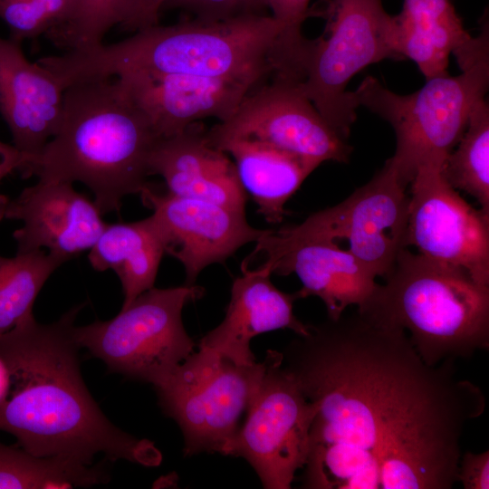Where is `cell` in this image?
Segmentation results:
<instances>
[{
    "label": "cell",
    "mask_w": 489,
    "mask_h": 489,
    "mask_svg": "<svg viewBox=\"0 0 489 489\" xmlns=\"http://www.w3.org/2000/svg\"><path fill=\"white\" fill-rule=\"evenodd\" d=\"M283 363L316 407L302 475L308 489H415L457 465L480 388L453 362L427 365L401 329L360 311L309 325Z\"/></svg>",
    "instance_id": "cell-1"
},
{
    "label": "cell",
    "mask_w": 489,
    "mask_h": 489,
    "mask_svg": "<svg viewBox=\"0 0 489 489\" xmlns=\"http://www.w3.org/2000/svg\"><path fill=\"white\" fill-rule=\"evenodd\" d=\"M84 304L57 321L38 323L34 315L0 336V359L9 388L0 401V430L39 456L92 465L96 455L157 466L155 444L114 426L100 409L82 378L74 321Z\"/></svg>",
    "instance_id": "cell-2"
},
{
    "label": "cell",
    "mask_w": 489,
    "mask_h": 489,
    "mask_svg": "<svg viewBox=\"0 0 489 489\" xmlns=\"http://www.w3.org/2000/svg\"><path fill=\"white\" fill-rule=\"evenodd\" d=\"M66 88L77 82L141 72L209 78H298L271 14L154 24L117 43L41 58Z\"/></svg>",
    "instance_id": "cell-3"
},
{
    "label": "cell",
    "mask_w": 489,
    "mask_h": 489,
    "mask_svg": "<svg viewBox=\"0 0 489 489\" xmlns=\"http://www.w3.org/2000/svg\"><path fill=\"white\" fill-rule=\"evenodd\" d=\"M158 139L118 78L77 82L65 88L56 134L23 177L82 182L102 215L119 212L124 197L140 194L149 183Z\"/></svg>",
    "instance_id": "cell-4"
},
{
    "label": "cell",
    "mask_w": 489,
    "mask_h": 489,
    "mask_svg": "<svg viewBox=\"0 0 489 489\" xmlns=\"http://www.w3.org/2000/svg\"><path fill=\"white\" fill-rule=\"evenodd\" d=\"M357 310L403 330L430 366L471 357L489 347V287L465 271L403 248Z\"/></svg>",
    "instance_id": "cell-5"
},
{
    "label": "cell",
    "mask_w": 489,
    "mask_h": 489,
    "mask_svg": "<svg viewBox=\"0 0 489 489\" xmlns=\"http://www.w3.org/2000/svg\"><path fill=\"white\" fill-rule=\"evenodd\" d=\"M427 80L417 91L401 95L366 77L351 98L392 126L397 147L388 159L408 187L417 170L430 161L444 162L463 136L469 115L489 85V57L463 70Z\"/></svg>",
    "instance_id": "cell-6"
},
{
    "label": "cell",
    "mask_w": 489,
    "mask_h": 489,
    "mask_svg": "<svg viewBox=\"0 0 489 489\" xmlns=\"http://www.w3.org/2000/svg\"><path fill=\"white\" fill-rule=\"evenodd\" d=\"M205 289L193 284L151 288L121 308L114 318L73 329L80 348L101 360L109 370L163 384L197 346L182 321V311Z\"/></svg>",
    "instance_id": "cell-7"
},
{
    "label": "cell",
    "mask_w": 489,
    "mask_h": 489,
    "mask_svg": "<svg viewBox=\"0 0 489 489\" xmlns=\"http://www.w3.org/2000/svg\"><path fill=\"white\" fill-rule=\"evenodd\" d=\"M323 34L312 40L302 87L326 121L347 140L356 120L350 80L369 64L402 60L395 15L382 0H329Z\"/></svg>",
    "instance_id": "cell-8"
},
{
    "label": "cell",
    "mask_w": 489,
    "mask_h": 489,
    "mask_svg": "<svg viewBox=\"0 0 489 489\" xmlns=\"http://www.w3.org/2000/svg\"><path fill=\"white\" fill-rule=\"evenodd\" d=\"M389 159L364 186L338 205L302 223L269 230L255 248L268 251L309 239L346 242V248L375 277H386L406 247L409 197Z\"/></svg>",
    "instance_id": "cell-9"
},
{
    "label": "cell",
    "mask_w": 489,
    "mask_h": 489,
    "mask_svg": "<svg viewBox=\"0 0 489 489\" xmlns=\"http://www.w3.org/2000/svg\"><path fill=\"white\" fill-rule=\"evenodd\" d=\"M264 362L239 365L198 347L159 387L163 412L179 426L184 454L220 453L238 430L252 401Z\"/></svg>",
    "instance_id": "cell-10"
},
{
    "label": "cell",
    "mask_w": 489,
    "mask_h": 489,
    "mask_svg": "<svg viewBox=\"0 0 489 489\" xmlns=\"http://www.w3.org/2000/svg\"><path fill=\"white\" fill-rule=\"evenodd\" d=\"M283 360L282 352L267 350L246 420L223 453L245 459L266 489L291 488L306 463L316 412Z\"/></svg>",
    "instance_id": "cell-11"
},
{
    "label": "cell",
    "mask_w": 489,
    "mask_h": 489,
    "mask_svg": "<svg viewBox=\"0 0 489 489\" xmlns=\"http://www.w3.org/2000/svg\"><path fill=\"white\" fill-rule=\"evenodd\" d=\"M442 164L422 165L409 184L405 245L489 287V215L474 208L446 182Z\"/></svg>",
    "instance_id": "cell-12"
},
{
    "label": "cell",
    "mask_w": 489,
    "mask_h": 489,
    "mask_svg": "<svg viewBox=\"0 0 489 489\" xmlns=\"http://www.w3.org/2000/svg\"><path fill=\"white\" fill-rule=\"evenodd\" d=\"M207 136L257 140L319 166L329 160L347 163L352 150L308 98L302 82L278 76L252 91Z\"/></svg>",
    "instance_id": "cell-13"
},
{
    "label": "cell",
    "mask_w": 489,
    "mask_h": 489,
    "mask_svg": "<svg viewBox=\"0 0 489 489\" xmlns=\"http://www.w3.org/2000/svg\"><path fill=\"white\" fill-rule=\"evenodd\" d=\"M150 208L166 254L185 268L187 285H193L207 266L223 263L243 245L256 242L267 231L249 225L245 213L201 199L161 192L149 183L139 194Z\"/></svg>",
    "instance_id": "cell-14"
},
{
    "label": "cell",
    "mask_w": 489,
    "mask_h": 489,
    "mask_svg": "<svg viewBox=\"0 0 489 489\" xmlns=\"http://www.w3.org/2000/svg\"><path fill=\"white\" fill-rule=\"evenodd\" d=\"M158 139L170 138L207 118L225 121L270 78H209L133 72L116 76Z\"/></svg>",
    "instance_id": "cell-15"
},
{
    "label": "cell",
    "mask_w": 489,
    "mask_h": 489,
    "mask_svg": "<svg viewBox=\"0 0 489 489\" xmlns=\"http://www.w3.org/2000/svg\"><path fill=\"white\" fill-rule=\"evenodd\" d=\"M101 216L94 201L72 183L39 179L9 199L5 219L24 223L13 234L17 253L46 248L67 262L94 245L107 224Z\"/></svg>",
    "instance_id": "cell-16"
},
{
    "label": "cell",
    "mask_w": 489,
    "mask_h": 489,
    "mask_svg": "<svg viewBox=\"0 0 489 489\" xmlns=\"http://www.w3.org/2000/svg\"><path fill=\"white\" fill-rule=\"evenodd\" d=\"M242 267L266 268L277 275L295 273L302 285L296 292L298 299L319 297L331 320L340 318L350 305L363 304L378 284L346 247L325 239L299 241L249 254Z\"/></svg>",
    "instance_id": "cell-17"
},
{
    "label": "cell",
    "mask_w": 489,
    "mask_h": 489,
    "mask_svg": "<svg viewBox=\"0 0 489 489\" xmlns=\"http://www.w3.org/2000/svg\"><path fill=\"white\" fill-rule=\"evenodd\" d=\"M64 91L49 69L24 56L20 43L0 37V114L26 158L22 175L56 134Z\"/></svg>",
    "instance_id": "cell-18"
},
{
    "label": "cell",
    "mask_w": 489,
    "mask_h": 489,
    "mask_svg": "<svg viewBox=\"0 0 489 489\" xmlns=\"http://www.w3.org/2000/svg\"><path fill=\"white\" fill-rule=\"evenodd\" d=\"M199 122L159 139L149 156V176L159 175L172 195L213 202L245 213L246 192L233 160L213 146Z\"/></svg>",
    "instance_id": "cell-19"
},
{
    "label": "cell",
    "mask_w": 489,
    "mask_h": 489,
    "mask_svg": "<svg viewBox=\"0 0 489 489\" xmlns=\"http://www.w3.org/2000/svg\"><path fill=\"white\" fill-rule=\"evenodd\" d=\"M231 288V297L222 322L207 332L198 347L209 349L239 365L256 362L251 340L256 335L289 329L297 335L308 333L309 324L293 314L296 292L286 293L271 282L266 268L243 269Z\"/></svg>",
    "instance_id": "cell-20"
},
{
    "label": "cell",
    "mask_w": 489,
    "mask_h": 489,
    "mask_svg": "<svg viewBox=\"0 0 489 489\" xmlns=\"http://www.w3.org/2000/svg\"><path fill=\"white\" fill-rule=\"evenodd\" d=\"M208 139L233 158L243 188L253 197L258 212L273 224L282 222L286 202L319 167L312 161L257 140Z\"/></svg>",
    "instance_id": "cell-21"
},
{
    "label": "cell",
    "mask_w": 489,
    "mask_h": 489,
    "mask_svg": "<svg viewBox=\"0 0 489 489\" xmlns=\"http://www.w3.org/2000/svg\"><path fill=\"white\" fill-rule=\"evenodd\" d=\"M395 21L399 55L415 62L427 80L448 74L449 56L457 60L476 43L451 0H404Z\"/></svg>",
    "instance_id": "cell-22"
},
{
    "label": "cell",
    "mask_w": 489,
    "mask_h": 489,
    "mask_svg": "<svg viewBox=\"0 0 489 489\" xmlns=\"http://www.w3.org/2000/svg\"><path fill=\"white\" fill-rule=\"evenodd\" d=\"M164 254L161 235L150 216L131 223L106 224L88 260L96 271L116 273L124 294L123 308L154 287Z\"/></svg>",
    "instance_id": "cell-23"
},
{
    "label": "cell",
    "mask_w": 489,
    "mask_h": 489,
    "mask_svg": "<svg viewBox=\"0 0 489 489\" xmlns=\"http://www.w3.org/2000/svg\"><path fill=\"white\" fill-rule=\"evenodd\" d=\"M100 465L71 459L39 456L0 443V489H64L107 483Z\"/></svg>",
    "instance_id": "cell-24"
},
{
    "label": "cell",
    "mask_w": 489,
    "mask_h": 489,
    "mask_svg": "<svg viewBox=\"0 0 489 489\" xmlns=\"http://www.w3.org/2000/svg\"><path fill=\"white\" fill-rule=\"evenodd\" d=\"M441 173L455 189L474 197L489 215V107L484 98L476 102L466 129L446 156Z\"/></svg>",
    "instance_id": "cell-25"
},
{
    "label": "cell",
    "mask_w": 489,
    "mask_h": 489,
    "mask_svg": "<svg viewBox=\"0 0 489 489\" xmlns=\"http://www.w3.org/2000/svg\"><path fill=\"white\" fill-rule=\"evenodd\" d=\"M65 262L44 250L0 255V336L34 315V301L50 275Z\"/></svg>",
    "instance_id": "cell-26"
},
{
    "label": "cell",
    "mask_w": 489,
    "mask_h": 489,
    "mask_svg": "<svg viewBox=\"0 0 489 489\" xmlns=\"http://www.w3.org/2000/svg\"><path fill=\"white\" fill-rule=\"evenodd\" d=\"M138 0H72L66 18L47 34L67 52H80L103 43L115 25L130 27Z\"/></svg>",
    "instance_id": "cell-27"
},
{
    "label": "cell",
    "mask_w": 489,
    "mask_h": 489,
    "mask_svg": "<svg viewBox=\"0 0 489 489\" xmlns=\"http://www.w3.org/2000/svg\"><path fill=\"white\" fill-rule=\"evenodd\" d=\"M72 0H0V19L8 26L11 39L21 43L59 25L67 16Z\"/></svg>",
    "instance_id": "cell-28"
},
{
    "label": "cell",
    "mask_w": 489,
    "mask_h": 489,
    "mask_svg": "<svg viewBox=\"0 0 489 489\" xmlns=\"http://www.w3.org/2000/svg\"><path fill=\"white\" fill-rule=\"evenodd\" d=\"M310 0H267L271 15L283 27V43L289 54L298 62L306 60L311 40L302 34V25L309 14Z\"/></svg>",
    "instance_id": "cell-29"
},
{
    "label": "cell",
    "mask_w": 489,
    "mask_h": 489,
    "mask_svg": "<svg viewBox=\"0 0 489 489\" xmlns=\"http://www.w3.org/2000/svg\"><path fill=\"white\" fill-rule=\"evenodd\" d=\"M168 5L179 6L202 21H218L248 14H263L267 0H169ZM166 4V5H167Z\"/></svg>",
    "instance_id": "cell-30"
},
{
    "label": "cell",
    "mask_w": 489,
    "mask_h": 489,
    "mask_svg": "<svg viewBox=\"0 0 489 489\" xmlns=\"http://www.w3.org/2000/svg\"><path fill=\"white\" fill-rule=\"evenodd\" d=\"M456 478L465 489H488L489 451L461 455Z\"/></svg>",
    "instance_id": "cell-31"
},
{
    "label": "cell",
    "mask_w": 489,
    "mask_h": 489,
    "mask_svg": "<svg viewBox=\"0 0 489 489\" xmlns=\"http://www.w3.org/2000/svg\"><path fill=\"white\" fill-rule=\"evenodd\" d=\"M26 165V158L14 146L0 140V183L14 170L20 173ZM9 198L0 194V222L5 219Z\"/></svg>",
    "instance_id": "cell-32"
},
{
    "label": "cell",
    "mask_w": 489,
    "mask_h": 489,
    "mask_svg": "<svg viewBox=\"0 0 489 489\" xmlns=\"http://www.w3.org/2000/svg\"><path fill=\"white\" fill-rule=\"evenodd\" d=\"M169 0H138L135 14L130 24V29L139 30L154 24H158V17L160 9Z\"/></svg>",
    "instance_id": "cell-33"
},
{
    "label": "cell",
    "mask_w": 489,
    "mask_h": 489,
    "mask_svg": "<svg viewBox=\"0 0 489 489\" xmlns=\"http://www.w3.org/2000/svg\"><path fill=\"white\" fill-rule=\"evenodd\" d=\"M9 388V376L7 369L0 359V401L5 397Z\"/></svg>",
    "instance_id": "cell-34"
}]
</instances>
